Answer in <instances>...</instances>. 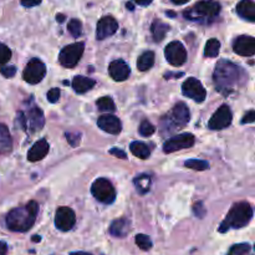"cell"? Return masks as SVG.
<instances>
[{
	"instance_id": "cell-31",
	"label": "cell",
	"mask_w": 255,
	"mask_h": 255,
	"mask_svg": "<svg viewBox=\"0 0 255 255\" xmlns=\"http://www.w3.org/2000/svg\"><path fill=\"white\" fill-rule=\"evenodd\" d=\"M134 242H136L137 247H138L141 251H151L152 241L148 236H146V234H137L136 238H134Z\"/></svg>"
},
{
	"instance_id": "cell-17",
	"label": "cell",
	"mask_w": 255,
	"mask_h": 255,
	"mask_svg": "<svg viewBox=\"0 0 255 255\" xmlns=\"http://www.w3.org/2000/svg\"><path fill=\"white\" fill-rule=\"evenodd\" d=\"M97 125L102 131L110 134H119L122 129L121 121L114 115H104L97 120Z\"/></svg>"
},
{
	"instance_id": "cell-27",
	"label": "cell",
	"mask_w": 255,
	"mask_h": 255,
	"mask_svg": "<svg viewBox=\"0 0 255 255\" xmlns=\"http://www.w3.org/2000/svg\"><path fill=\"white\" fill-rule=\"evenodd\" d=\"M154 65V52L153 51H146L138 57L137 60V67L139 71H148L152 66Z\"/></svg>"
},
{
	"instance_id": "cell-18",
	"label": "cell",
	"mask_w": 255,
	"mask_h": 255,
	"mask_svg": "<svg viewBox=\"0 0 255 255\" xmlns=\"http://www.w3.org/2000/svg\"><path fill=\"white\" fill-rule=\"evenodd\" d=\"M109 74L115 81H125V80L128 79L131 70L124 60H115L110 64Z\"/></svg>"
},
{
	"instance_id": "cell-24",
	"label": "cell",
	"mask_w": 255,
	"mask_h": 255,
	"mask_svg": "<svg viewBox=\"0 0 255 255\" xmlns=\"http://www.w3.org/2000/svg\"><path fill=\"white\" fill-rule=\"evenodd\" d=\"M169 26L167 24H164L163 21L161 20L156 19L153 22H152V26H151V32H152V36H153V40L157 42H161L162 40L164 39L166 34L168 32Z\"/></svg>"
},
{
	"instance_id": "cell-40",
	"label": "cell",
	"mask_w": 255,
	"mask_h": 255,
	"mask_svg": "<svg viewBox=\"0 0 255 255\" xmlns=\"http://www.w3.org/2000/svg\"><path fill=\"white\" fill-rule=\"evenodd\" d=\"M109 153L112 154V156H116L117 158H120V159H127L126 152L122 151L121 148H116V147H114V148L110 149Z\"/></svg>"
},
{
	"instance_id": "cell-41",
	"label": "cell",
	"mask_w": 255,
	"mask_h": 255,
	"mask_svg": "<svg viewBox=\"0 0 255 255\" xmlns=\"http://www.w3.org/2000/svg\"><path fill=\"white\" fill-rule=\"evenodd\" d=\"M254 121H255V112H254V110H251V111H249L248 114L243 117V120H242V124H253Z\"/></svg>"
},
{
	"instance_id": "cell-36",
	"label": "cell",
	"mask_w": 255,
	"mask_h": 255,
	"mask_svg": "<svg viewBox=\"0 0 255 255\" xmlns=\"http://www.w3.org/2000/svg\"><path fill=\"white\" fill-rule=\"evenodd\" d=\"M60 95H61L60 89L54 87V89L49 90V92H47V100H49V102H51V104H56L60 99Z\"/></svg>"
},
{
	"instance_id": "cell-16",
	"label": "cell",
	"mask_w": 255,
	"mask_h": 255,
	"mask_svg": "<svg viewBox=\"0 0 255 255\" xmlns=\"http://www.w3.org/2000/svg\"><path fill=\"white\" fill-rule=\"evenodd\" d=\"M119 29V22L114 16H104L97 22L96 37L99 40H104L111 36Z\"/></svg>"
},
{
	"instance_id": "cell-15",
	"label": "cell",
	"mask_w": 255,
	"mask_h": 255,
	"mask_svg": "<svg viewBox=\"0 0 255 255\" xmlns=\"http://www.w3.org/2000/svg\"><path fill=\"white\" fill-rule=\"evenodd\" d=\"M233 50L241 56H253L255 54V39L248 35L238 36L233 42Z\"/></svg>"
},
{
	"instance_id": "cell-21",
	"label": "cell",
	"mask_w": 255,
	"mask_h": 255,
	"mask_svg": "<svg viewBox=\"0 0 255 255\" xmlns=\"http://www.w3.org/2000/svg\"><path fill=\"white\" fill-rule=\"evenodd\" d=\"M237 12L241 17L248 20V21H255V4L253 0H241L237 5Z\"/></svg>"
},
{
	"instance_id": "cell-37",
	"label": "cell",
	"mask_w": 255,
	"mask_h": 255,
	"mask_svg": "<svg viewBox=\"0 0 255 255\" xmlns=\"http://www.w3.org/2000/svg\"><path fill=\"white\" fill-rule=\"evenodd\" d=\"M0 72H1L2 76L6 77V79H11V77H14L15 74H16V67L15 66H2L1 69H0Z\"/></svg>"
},
{
	"instance_id": "cell-6",
	"label": "cell",
	"mask_w": 255,
	"mask_h": 255,
	"mask_svg": "<svg viewBox=\"0 0 255 255\" xmlns=\"http://www.w3.org/2000/svg\"><path fill=\"white\" fill-rule=\"evenodd\" d=\"M44 114L37 106L31 107L27 115L22 112L17 114V125L21 126V128H24L25 131L29 129L30 132H37L44 127Z\"/></svg>"
},
{
	"instance_id": "cell-7",
	"label": "cell",
	"mask_w": 255,
	"mask_h": 255,
	"mask_svg": "<svg viewBox=\"0 0 255 255\" xmlns=\"http://www.w3.org/2000/svg\"><path fill=\"white\" fill-rule=\"evenodd\" d=\"M91 193L95 198L104 204L114 203L116 199V189L106 178H97L91 186Z\"/></svg>"
},
{
	"instance_id": "cell-1",
	"label": "cell",
	"mask_w": 255,
	"mask_h": 255,
	"mask_svg": "<svg viewBox=\"0 0 255 255\" xmlns=\"http://www.w3.org/2000/svg\"><path fill=\"white\" fill-rule=\"evenodd\" d=\"M243 71L238 65L229 60H219L213 74V81L216 89L222 95L227 96L234 91L237 85L242 81Z\"/></svg>"
},
{
	"instance_id": "cell-14",
	"label": "cell",
	"mask_w": 255,
	"mask_h": 255,
	"mask_svg": "<svg viewBox=\"0 0 255 255\" xmlns=\"http://www.w3.org/2000/svg\"><path fill=\"white\" fill-rule=\"evenodd\" d=\"M76 223V216L69 207H60L55 213V227L61 232H69Z\"/></svg>"
},
{
	"instance_id": "cell-39",
	"label": "cell",
	"mask_w": 255,
	"mask_h": 255,
	"mask_svg": "<svg viewBox=\"0 0 255 255\" xmlns=\"http://www.w3.org/2000/svg\"><path fill=\"white\" fill-rule=\"evenodd\" d=\"M193 212H194V214L198 217V218H202V217H204V214H206V209H204L203 203H202V202H198V203L194 204Z\"/></svg>"
},
{
	"instance_id": "cell-4",
	"label": "cell",
	"mask_w": 255,
	"mask_h": 255,
	"mask_svg": "<svg viewBox=\"0 0 255 255\" xmlns=\"http://www.w3.org/2000/svg\"><path fill=\"white\" fill-rule=\"evenodd\" d=\"M189 119H191V114H189V109L184 102H178L174 105L172 109L171 114L164 116L161 121V128L162 132L166 128V133L174 131V129H181L188 125Z\"/></svg>"
},
{
	"instance_id": "cell-35",
	"label": "cell",
	"mask_w": 255,
	"mask_h": 255,
	"mask_svg": "<svg viewBox=\"0 0 255 255\" xmlns=\"http://www.w3.org/2000/svg\"><path fill=\"white\" fill-rule=\"evenodd\" d=\"M11 59V50L4 44H0V66H4Z\"/></svg>"
},
{
	"instance_id": "cell-32",
	"label": "cell",
	"mask_w": 255,
	"mask_h": 255,
	"mask_svg": "<svg viewBox=\"0 0 255 255\" xmlns=\"http://www.w3.org/2000/svg\"><path fill=\"white\" fill-rule=\"evenodd\" d=\"M138 131H139V134H141V136L149 137L154 133V131H156V127H154L149 121L143 120V121L141 122V125H139Z\"/></svg>"
},
{
	"instance_id": "cell-44",
	"label": "cell",
	"mask_w": 255,
	"mask_h": 255,
	"mask_svg": "<svg viewBox=\"0 0 255 255\" xmlns=\"http://www.w3.org/2000/svg\"><path fill=\"white\" fill-rule=\"evenodd\" d=\"M6 244L2 243V242H0V255H4L5 253H6Z\"/></svg>"
},
{
	"instance_id": "cell-10",
	"label": "cell",
	"mask_w": 255,
	"mask_h": 255,
	"mask_svg": "<svg viewBox=\"0 0 255 255\" xmlns=\"http://www.w3.org/2000/svg\"><path fill=\"white\" fill-rule=\"evenodd\" d=\"M167 61L174 67H179L187 61V50L181 41H172L164 49Z\"/></svg>"
},
{
	"instance_id": "cell-12",
	"label": "cell",
	"mask_w": 255,
	"mask_h": 255,
	"mask_svg": "<svg viewBox=\"0 0 255 255\" xmlns=\"http://www.w3.org/2000/svg\"><path fill=\"white\" fill-rule=\"evenodd\" d=\"M182 92H183L184 96L189 97V99L198 102V104L203 102L207 97L206 89L201 84V81L198 79H196V77H189V79H187L183 82V85H182Z\"/></svg>"
},
{
	"instance_id": "cell-47",
	"label": "cell",
	"mask_w": 255,
	"mask_h": 255,
	"mask_svg": "<svg viewBox=\"0 0 255 255\" xmlns=\"http://www.w3.org/2000/svg\"><path fill=\"white\" fill-rule=\"evenodd\" d=\"M64 19H65V16H64V15H57V20H59L60 22H62V21H64Z\"/></svg>"
},
{
	"instance_id": "cell-42",
	"label": "cell",
	"mask_w": 255,
	"mask_h": 255,
	"mask_svg": "<svg viewBox=\"0 0 255 255\" xmlns=\"http://www.w3.org/2000/svg\"><path fill=\"white\" fill-rule=\"evenodd\" d=\"M20 1H21L22 6L32 7V6H36V5L41 4L42 0H20Z\"/></svg>"
},
{
	"instance_id": "cell-33",
	"label": "cell",
	"mask_w": 255,
	"mask_h": 255,
	"mask_svg": "<svg viewBox=\"0 0 255 255\" xmlns=\"http://www.w3.org/2000/svg\"><path fill=\"white\" fill-rule=\"evenodd\" d=\"M69 32L74 37H79L82 32V24L79 19H71L70 20L69 25H67Z\"/></svg>"
},
{
	"instance_id": "cell-43",
	"label": "cell",
	"mask_w": 255,
	"mask_h": 255,
	"mask_svg": "<svg viewBox=\"0 0 255 255\" xmlns=\"http://www.w3.org/2000/svg\"><path fill=\"white\" fill-rule=\"evenodd\" d=\"M136 4L141 5V6H147V5H149L152 2V0H133Z\"/></svg>"
},
{
	"instance_id": "cell-23",
	"label": "cell",
	"mask_w": 255,
	"mask_h": 255,
	"mask_svg": "<svg viewBox=\"0 0 255 255\" xmlns=\"http://www.w3.org/2000/svg\"><path fill=\"white\" fill-rule=\"evenodd\" d=\"M12 139L10 132L5 125L0 124V154H6L11 152Z\"/></svg>"
},
{
	"instance_id": "cell-9",
	"label": "cell",
	"mask_w": 255,
	"mask_h": 255,
	"mask_svg": "<svg viewBox=\"0 0 255 255\" xmlns=\"http://www.w3.org/2000/svg\"><path fill=\"white\" fill-rule=\"evenodd\" d=\"M46 75V66L44 62L39 59H31L25 66L22 72V79L30 85H36L42 81V79Z\"/></svg>"
},
{
	"instance_id": "cell-38",
	"label": "cell",
	"mask_w": 255,
	"mask_h": 255,
	"mask_svg": "<svg viewBox=\"0 0 255 255\" xmlns=\"http://www.w3.org/2000/svg\"><path fill=\"white\" fill-rule=\"evenodd\" d=\"M65 136H66V138H67V141H69V143L71 144L72 147H76V146H79V143H80V133H66L65 134Z\"/></svg>"
},
{
	"instance_id": "cell-13",
	"label": "cell",
	"mask_w": 255,
	"mask_h": 255,
	"mask_svg": "<svg viewBox=\"0 0 255 255\" xmlns=\"http://www.w3.org/2000/svg\"><path fill=\"white\" fill-rule=\"evenodd\" d=\"M233 115H232L231 109L227 105H222L218 110L213 114L208 122V127L213 131H219V129L227 128L232 124Z\"/></svg>"
},
{
	"instance_id": "cell-48",
	"label": "cell",
	"mask_w": 255,
	"mask_h": 255,
	"mask_svg": "<svg viewBox=\"0 0 255 255\" xmlns=\"http://www.w3.org/2000/svg\"><path fill=\"white\" fill-rule=\"evenodd\" d=\"M32 242H40V237L39 236L32 237Z\"/></svg>"
},
{
	"instance_id": "cell-8",
	"label": "cell",
	"mask_w": 255,
	"mask_h": 255,
	"mask_svg": "<svg viewBox=\"0 0 255 255\" xmlns=\"http://www.w3.org/2000/svg\"><path fill=\"white\" fill-rule=\"evenodd\" d=\"M85 45L84 42H75V44L67 45L61 50L59 55V62L64 67L71 69L79 64L82 54H84Z\"/></svg>"
},
{
	"instance_id": "cell-3",
	"label": "cell",
	"mask_w": 255,
	"mask_h": 255,
	"mask_svg": "<svg viewBox=\"0 0 255 255\" xmlns=\"http://www.w3.org/2000/svg\"><path fill=\"white\" fill-rule=\"evenodd\" d=\"M253 218V208L248 202L234 204L219 226V233H227L229 229H241L248 226Z\"/></svg>"
},
{
	"instance_id": "cell-5",
	"label": "cell",
	"mask_w": 255,
	"mask_h": 255,
	"mask_svg": "<svg viewBox=\"0 0 255 255\" xmlns=\"http://www.w3.org/2000/svg\"><path fill=\"white\" fill-rule=\"evenodd\" d=\"M219 11H221V5L218 1L202 0L184 11V17L188 20H194V21H204V20H211L216 17Z\"/></svg>"
},
{
	"instance_id": "cell-29",
	"label": "cell",
	"mask_w": 255,
	"mask_h": 255,
	"mask_svg": "<svg viewBox=\"0 0 255 255\" xmlns=\"http://www.w3.org/2000/svg\"><path fill=\"white\" fill-rule=\"evenodd\" d=\"M97 107H99L100 111L102 112H114L116 110V105H115L114 100L110 96H104L101 99L97 100L96 102Z\"/></svg>"
},
{
	"instance_id": "cell-45",
	"label": "cell",
	"mask_w": 255,
	"mask_h": 255,
	"mask_svg": "<svg viewBox=\"0 0 255 255\" xmlns=\"http://www.w3.org/2000/svg\"><path fill=\"white\" fill-rule=\"evenodd\" d=\"M171 1L176 5H183L186 4V2H188L189 0H171Z\"/></svg>"
},
{
	"instance_id": "cell-22",
	"label": "cell",
	"mask_w": 255,
	"mask_h": 255,
	"mask_svg": "<svg viewBox=\"0 0 255 255\" xmlns=\"http://www.w3.org/2000/svg\"><path fill=\"white\" fill-rule=\"evenodd\" d=\"M95 80L85 76H75L72 80V89L76 94H85L95 86Z\"/></svg>"
},
{
	"instance_id": "cell-11",
	"label": "cell",
	"mask_w": 255,
	"mask_h": 255,
	"mask_svg": "<svg viewBox=\"0 0 255 255\" xmlns=\"http://www.w3.org/2000/svg\"><path fill=\"white\" fill-rule=\"evenodd\" d=\"M196 142V137L192 133H182L167 139L163 143L164 153H173V152L181 151V149L191 148Z\"/></svg>"
},
{
	"instance_id": "cell-46",
	"label": "cell",
	"mask_w": 255,
	"mask_h": 255,
	"mask_svg": "<svg viewBox=\"0 0 255 255\" xmlns=\"http://www.w3.org/2000/svg\"><path fill=\"white\" fill-rule=\"evenodd\" d=\"M70 255H91L90 253H86V252H74Z\"/></svg>"
},
{
	"instance_id": "cell-25",
	"label": "cell",
	"mask_w": 255,
	"mask_h": 255,
	"mask_svg": "<svg viewBox=\"0 0 255 255\" xmlns=\"http://www.w3.org/2000/svg\"><path fill=\"white\" fill-rule=\"evenodd\" d=\"M129 149H131L132 154L141 159H147L151 156V149L146 143L139 141H134L129 144Z\"/></svg>"
},
{
	"instance_id": "cell-19",
	"label": "cell",
	"mask_w": 255,
	"mask_h": 255,
	"mask_svg": "<svg viewBox=\"0 0 255 255\" xmlns=\"http://www.w3.org/2000/svg\"><path fill=\"white\" fill-rule=\"evenodd\" d=\"M49 153V143L45 138L39 139L36 143L32 144L31 148L27 152V159L30 162L41 161L46 154Z\"/></svg>"
},
{
	"instance_id": "cell-30",
	"label": "cell",
	"mask_w": 255,
	"mask_h": 255,
	"mask_svg": "<svg viewBox=\"0 0 255 255\" xmlns=\"http://www.w3.org/2000/svg\"><path fill=\"white\" fill-rule=\"evenodd\" d=\"M184 166L189 169H193V171H206V169L209 168L208 162L203 161V159H197V158L188 159V161L184 162Z\"/></svg>"
},
{
	"instance_id": "cell-2",
	"label": "cell",
	"mask_w": 255,
	"mask_h": 255,
	"mask_svg": "<svg viewBox=\"0 0 255 255\" xmlns=\"http://www.w3.org/2000/svg\"><path fill=\"white\" fill-rule=\"evenodd\" d=\"M39 213V204L37 202L31 201L24 207L14 208L6 214L5 223L6 227L12 232L24 233L32 228Z\"/></svg>"
},
{
	"instance_id": "cell-20",
	"label": "cell",
	"mask_w": 255,
	"mask_h": 255,
	"mask_svg": "<svg viewBox=\"0 0 255 255\" xmlns=\"http://www.w3.org/2000/svg\"><path fill=\"white\" fill-rule=\"evenodd\" d=\"M131 231V222L127 218L117 219V221L112 222L111 227H110V234L116 238H124Z\"/></svg>"
},
{
	"instance_id": "cell-28",
	"label": "cell",
	"mask_w": 255,
	"mask_h": 255,
	"mask_svg": "<svg viewBox=\"0 0 255 255\" xmlns=\"http://www.w3.org/2000/svg\"><path fill=\"white\" fill-rule=\"evenodd\" d=\"M219 49H221V42L217 39H209L204 49V56L217 57L219 54Z\"/></svg>"
},
{
	"instance_id": "cell-34",
	"label": "cell",
	"mask_w": 255,
	"mask_h": 255,
	"mask_svg": "<svg viewBox=\"0 0 255 255\" xmlns=\"http://www.w3.org/2000/svg\"><path fill=\"white\" fill-rule=\"evenodd\" d=\"M249 252H251V246L248 243H242L232 247L228 255H246Z\"/></svg>"
},
{
	"instance_id": "cell-49",
	"label": "cell",
	"mask_w": 255,
	"mask_h": 255,
	"mask_svg": "<svg viewBox=\"0 0 255 255\" xmlns=\"http://www.w3.org/2000/svg\"><path fill=\"white\" fill-rule=\"evenodd\" d=\"M127 7H128L129 10H133V6H132V5L129 4V2H128V4H127Z\"/></svg>"
},
{
	"instance_id": "cell-26",
	"label": "cell",
	"mask_w": 255,
	"mask_h": 255,
	"mask_svg": "<svg viewBox=\"0 0 255 255\" xmlns=\"http://www.w3.org/2000/svg\"><path fill=\"white\" fill-rule=\"evenodd\" d=\"M133 183L139 194H146L149 191V188H151V176H148V174H139V176H137L133 179Z\"/></svg>"
}]
</instances>
